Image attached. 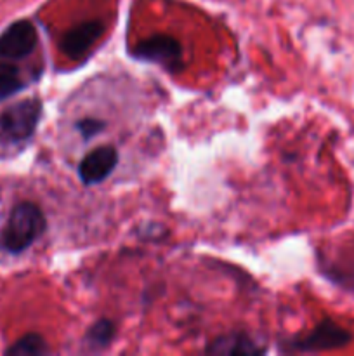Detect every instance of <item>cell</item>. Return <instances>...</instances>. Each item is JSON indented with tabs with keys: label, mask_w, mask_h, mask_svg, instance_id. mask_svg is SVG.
Segmentation results:
<instances>
[{
	"label": "cell",
	"mask_w": 354,
	"mask_h": 356,
	"mask_svg": "<svg viewBox=\"0 0 354 356\" xmlns=\"http://www.w3.org/2000/svg\"><path fill=\"white\" fill-rule=\"evenodd\" d=\"M45 216L33 202L14 205L0 233V247L9 254H21L45 232Z\"/></svg>",
	"instance_id": "6da1fadb"
},
{
	"label": "cell",
	"mask_w": 354,
	"mask_h": 356,
	"mask_svg": "<svg viewBox=\"0 0 354 356\" xmlns=\"http://www.w3.org/2000/svg\"><path fill=\"white\" fill-rule=\"evenodd\" d=\"M42 103L37 97L19 101L0 113V139L9 146H23L37 131Z\"/></svg>",
	"instance_id": "7a4b0ae2"
},
{
	"label": "cell",
	"mask_w": 354,
	"mask_h": 356,
	"mask_svg": "<svg viewBox=\"0 0 354 356\" xmlns=\"http://www.w3.org/2000/svg\"><path fill=\"white\" fill-rule=\"evenodd\" d=\"M134 56L141 61L156 63L165 70L176 72L183 65V47L170 35H153L134 47Z\"/></svg>",
	"instance_id": "3957f363"
},
{
	"label": "cell",
	"mask_w": 354,
	"mask_h": 356,
	"mask_svg": "<svg viewBox=\"0 0 354 356\" xmlns=\"http://www.w3.org/2000/svg\"><path fill=\"white\" fill-rule=\"evenodd\" d=\"M38 44V33L33 23L26 19L9 24L0 33V59L17 61L24 59L35 51Z\"/></svg>",
	"instance_id": "277c9868"
},
{
	"label": "cell",
	"mask_w": 354,
	"mask_h": 356,
	"mask_svg": "<svg viewBox=\"0 0 354 356\" xmlns=\"http://www.w3.org/2000/svg\"><path fill=\"white\" fill-rule=\"evenodd\" d=\"M118 165V152L113 146H99L83 156L78 165V176L83 184H99L111 176Z\"/></svg>",
	"instance_id": "5b68a950"
},
{
	"label": "cell",
	"mask_w": 354,
	"mask_h": 356,
	"mask_svg": "<svg viewBox=\"0 0 354 356\" xmlns=\"http://www.w3.org/2000/svg\"><path fill=\"white\" fill-rule=\"evenodd\" d=\"M351 341V334L333 322H323L309 336L294 341L290 346L297 351H323L340 348Z\"/></svg>",
	"instance_id": "8992f818"
},
{
	"label": "cell",
	"mask_w": 354,
	"mask_h": 356,
	"mask_svg": "<svg viewBox=\"0 0 354 356\" xmlns=\"http://www.w3.org/2000/svg\"><path fill=\"white\" fill-rule=\"evenodd\" d=\"M104 31L101 21H85L76 24L75 28L66 31L61 38V51L71 59H82L90 51L94 44L99 40Z\"/></svg>",
	"instance_id": "52a82bcc"
},
{
	"label": "cell",
	"mask_w": 354,
	"mask_h": 356,
	"mask_svg": "<svg viewBox=\"0 0 354 356\" xmlns=\"http://www.w3.org/2000/svg\"><path fill=\"white\" fill-rule=\"evenodd\" d=\"M208 355H259L264 353V348H260L250 336L242 332L228 334L219 339L212 341L210 346L205 350Z\"/></svg>",
	"instance_id": "ba28073f"
},
{
	"label": "cell",
	"mask_w": 354,
	"mask_h": 356,
	"mask_svg": "<svg viewBox=\"0 0 354 356\" xmlns=\"http://www.w3.org/2000/svg\"><path fill=\"white\" fill-rule=\"evenodd\" d=\"M24 87H26V80L21 70L10 61L0 59V101L19 92Z\"/></svg>",
	"instance_id": "9c48e42d"
},
{
	"label": "cell",
	"mask_w": 354,
	"mask_h": 356,
	"mask_svg": "<svg viewBox=\"0 0 354 356\" xmlns=\"http://www.w3.org/2000/svg\"><path fill=\"white\" fill-rule=\"evenodd\" d=\"M115 336V325L111 320L101 318L87 330L85 334V344H89L92 350H104L110 346Z\"/></svg>",
	"instance_id": "30bf717a"
},
{
	"label": "cell",
	"mask_w": 354,
	"mask_h": 356,
	"mask_svg": "<svg viewBox=\"0 0 354 356\" xmlns=\"http://www.w3.org/2000/svg\"><path fill=\"white\" fill-rule=\"evenodd\" d=\"M7 355L12 356H28V355H45L49 353V348L45 341L38 334H26L19 341L6 350Z\"/></svg>",
	"instance_id": "8fae6325"
},
{
	"label": "cell",
	"mask_w": 354,
	"mask_h": 356,
	"mask_svg": "<svg viewBox=\"0 0 354 356\" xmlns=\"http://www.w3.org/2000/svg\"><path fill=\"white\" fill-rule=\"evenodd\" d=\"M104 127H106V124L103 120H97V118H83V120L76 124V129H78V132L85 139L97 136Z\"/></svg>",
	"instance_id": "7c38bea8"
}]
</instances>
